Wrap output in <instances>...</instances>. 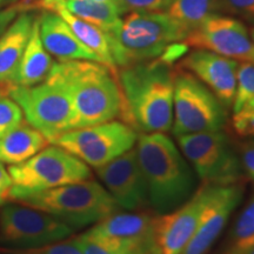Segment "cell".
<instances>
[{
	"mask_svg": "<svg viewBox=\"0 0 254 254\" xmlns=\"http://www.w3.org/2000/svg\"><path fill=\"white\" fill-rule=\"evenodd\" d=\"M24 119L20 106L8 95L0 94V138L14 129Z\"/></svg>",
	"mask_w": 254,
	"mask_h": 254,
	"instance_id": "cell-28",
	"label": "cell"
},
{
	"mask_svg": "<svg viewBox=\"0 0 254 254\" xmlns=\"http://www.w3.org/2000/svg\"><path fill=\"white\" fill-rule=\"evenodd\" d=\"M75 239L84 254H136L113 241L95 236L90 231L80 234Z\"/></svg>",
	"mask_w": 254,
	"mask_h": 254,
	"instance_id": "cell-27",
	"label": "cell"
},
{
	"mask_svg": "<svg viewBox=\"0 0 254 254\" xmlns=\"http://www.w3.org/2000/svg\"><path fill=\"white\" fill-rule=\"evenodd\" d=\"M12 187H13L12 178L9 176L8 171L5 168L4 164L0 163V207L9 200V193H11Z\"/></svg>",
	"mask_w": 254,
	"mask_h": 254,
	"instance_id": "cell-34",
	"label": "cell"
},
{
	"mask_svg": "<svg viewBox=\"0 0 254 254\" xmlns=\"http://www.w3.org/2000/svg\"><path fill=\"white\" fill-rule=\"evenodd\" d=\"M52 66V58L44 47L40 38L39 18L34 19L30 40L24 51L12 85L28 87L40 84L50 74Z\"/></svg>",
	"mask_w": 254,
	"mask_h": 254,
	"instance_id": "cell-20",
	"label": "cell"
},
{
	"mask_svg": "<svg viewBox=\"0 0 254 254\" xmlns=\"http://www.w3.org/2000/svg\"><path fill=\"white\" fill-rule=\"evenodd\" d=\"M252 140H253V141H254V138H252Z\"/></svg>",
	"mask_w": 254,
	"mask_h": 254,
	"instance_id": "cell-42",
	"label": "cell"
},
{
	"mask_svg": "<svg viewBox=\"0 0 254 254\" xmlns=\"http://www.w3.org/2000/svg\"><path fill=\"white\" fill-rule=\"evenodd\" d=\"M74 228L46 212L21 204L0 211V240L14 249L39 247L65 240Z\"/></svg>",
	"mask_w": 254,
	"mask_h": 254,
	"instance_id": "cell-11",
	"label": "cell"
},
{
	"mask_svg": "<svg viewBox=\"0 0 254 254\" xmlns=\"http://www.w3.org/2000/svg\"><path fill=\"white\" fill-rule=\"evenodd\" d=\"M49 144L46 136L24 119L14 129L0 138V163L20 164Z\"/></svg>",
	"mask_w": 254,
	"mask_h": 254,
	"instance_id": "cell-21",
	"label": "cell"
},
{
	"mask_svg": "<svg viewBox=\"0 0 254 254\" xmlns=\"http://www.w3.org/2000/svg\"><path fill=\"white\" fill-rule=\"evenodd\" d=\"M56 13L59 14L67 23L69 28L75 34V37L87 49H90L92 52H94L95 55L99 57L101 64L114 69L116 65H114L112 55H111L107 37L103 30L87 23V21L82 20L80 18L75 17L74 14L68 12L65 7H59L57 9Z\"/></svg>",
	"mask_w": 254,
	"mask_h": 254,
	"instance_id": "cell-22",
	"label": "cell"
},
{
	"mask_svg": "<svg viewBox=\"0 0 254 254\" xmlns=\"http://www.w3.org/2000/svg\"><path fill=\"white\" fill-rule=\"evenodd\" d=\"M254 247V194L232 228L230 254H243Z\"/></svg>",
	"mask_w": 254,
	"mask_h": 254,
	"instance_id": "cell-25",
	"label": "cell"
},
{
	"mask_svg": "<svg viewBox=\"0 0 254 254\" xmlns=\"http://www.w3.org/2000/svg\"><path fill=\"white\" fill-rule=\"evenodd\" d=\"M0 94H4V92H2V86L0 85Z\"/></svg>",
	"mask_w": 254,
	"mask_h": 254,
	"instance_id": "cell-41",
	"label": "cell"
},
{
	"mask_svg": "<svg viewBox=\"0 0 254 254\" xmlns=\"http://www.w3.org/2000/svg\"><path fill=\"white\" fill-rule=\"evenodd\" d=\"M240 111H241V112L254 114V97L251 100L247 101V103L244 105V107Z\"/></svg>",
	"mask_w": 254,
	"mask_h": 254,
	"instance_id": "cell-37",
	"label": "cell"
},
{
	"mask_svg": "<svg viewBox=\"0 0 254 254\" xmlns=\"http://www.w3.org/2000/svg\"><path fill=\"white\" fill-rule=\"evenodd\" d=\"M67 90L74 110V129L122 118L124 97L114 69L91 60L53 64L50 74Z\"/></svg>",
	"mask_w": 254,
	"mask_h": 254,
	"instance_id": "cell-2",
	"label": "cell"
},
{
	"mask_svg": "<svg viewBox=\"0 0 254 254\" xmlns=\"http://www.w3.org/2000/svg\"><path fill=\"white\" fill-rule=\"evenodd\" d=\"M251 38H252V40L254 43V30H252V32H251Z\"/></svg>",
	"mask_w": 254,
	"mask_h": 254,
	"instance_id": "cell-40",
	"label": "cell"
},
{
	"mask_svg": "<svg viewBox=\"0 0 254 254\" xmlns=\"http://www.w3.org/2000/svg\"><path fill=\"white\" fill-rule=\"evenodd\" d=\"M241 165L254 180V141H247L241 146Z\"/></svg>",
	"mask_w": 254,
	"mask_h": 254,
	"instance_id": "cell-33",
	"label": "cell"
},
{
	"mask_svg": "<svg viewBox=\"0 0 254 254\" xmlns=\"http://www.w3.org/2000/svg\"><path fill=\"white\" fill-rule=\"evenodd\" d=\"M183 68L189 69L205 84L225 107L232 106L237 88L238 64L207 50H198L186 57Z\"/></svg>",
	"mask_w": 254,
	"mask_h": 254,
	"instance_id": "cell-17",
	"label": "cell"
},
{
	"mask_svg": "<svg viewBox=\"0 0 254 254\" xmlns=\"http://www.w3.org/2000/svg\"><path fill=\"white\" fill-rule=\"evenodd\" d=\"M158 217L150 213H116L94 225L91 233L136 254H160L157 240Z\"/></svg>",
	"mask_w": 254,
	"mask_h": 254,
	"instance_id": "cell-14",
	"label": "cell"
},
{
	"mask_svg": "<svg viewBox=\"0 0 254 254\" xmlns=\"http://www.w3.org/2000/svg\"><path fill=\"white\" fill-rule=\"evenodd\" d=\"M95 1H100V2H107V4L113 5L114 7L117 8V11L119 12V14H125L126 12H128V8L124 2V0H95Z\"/></svg>",
	"mask_w": 254,
	"mask_h": 254,
	"instance_id": "cell-36",
	"label": "cell"
},
{
	"mask_svg": "<svg viewBox=\"0 0 254 254\" xmlns=\"http://www.w3.org/2000/svg\"><path fill=\"white\" fill-rule=\"evenodd\" d=\"M185 44L230 59L254 64V43L241 21L211 15L185 38Z\"/></svg>",
	"mask_w": 254,
	"mask_h": 254,
	"instance_id": "cell-12",
	"label": "cell"
},
{
	"mask_svg": "<svg viewBox=\"0 0 254 254\" xmlns=\"http://www.w3.org/2000/svg\"><path fill=\"white\" fill-rule=\"evenodd\" d=\"M211 184L202 183L185 204L158 217L157 240L160 254H180L199 226L211 195Z\"/></svg>",
	"mask_w": 254,
	"mask_h": 254,
	"instance_id": "cell-15",
	"label": "cell"
},
{
	"mask_svg": "<svg viewBox=\"0 0 254 254\" xmlns=\"http://www.w3.org/2000/svg\"><path fill=\"white\" fill-rule=\"evenodd\" d=\"M177 140L202 183L211 185L240 183L243 165L232 151L224 132L193 133L177 136Z\"/></svg>",
	"mask_w": 254,
	"mask_h": 254,
	"instance_id": "cell-10",
	"label": "cell"
},
{
	"mask_svg": "<svg viewBox=\"0 0 254 254\" xmlns=\"http://www.w3.org/2000/svg\"><path fill=\"white\" fill-rule=\"evenodd\" d=\"M161 58L126 66L119 74L122 119L136 132L166 133L173 125L174 72Z\"/></svg>",
	"mask_w": 254,
	"mask_h": 254,
	"instance_id": "cell-1",
	"label": "cell"
},
{
	"mask_svg": "<svg viewBox=\"0 0 254 254\" xmlns=\"http://www.w3.org/2000/svg\"><path fill=\"white\" fill-rule=\"evenodd\" d=\"M244 195L240 183L231 185H212L211 195L202 212L199 226L180 254H206L219 234L226 226L228 219Z\"/></svg>",
	"mask_w": 254,
	"mask_h": 254,
	"instance_id": "cell-16",
	"label": "cell"
},
{
	"mask_svg": "<svg viewBox=\"0 0 254 254\" xmlns=\"http://www.w3.org/2000/svg\"><path fill=\"white\" fill-rule=\"evenodd\" d=\"M24 113L26 122L43 133L50 144L65 132L74 129V110L65 86L51 75L34 86H2Z\"/></svg>",
	"mask_w": 254,
	"mask_h": 254,
	"instance_id": "cell-6",
	"label": "cell"
},
{
	"mask_svg": "<svg viewBox=\"0 0 254 254\" xmlns=\"http://www.w3.org/2000/svg\"><path fill=\"white\" fill-rule=\"evenodd\" d=\"M11 1H15V0H0V7L6 4H8V2H11Z\"/></svg>",
	"mask_w": 254,
	"mask_h": 254,
	"instance_id": "cell-38",
	"label": "cell"
},
{
	"mask_svg": "<svg viewBox=\"0 0 254 254\" xmlns=\"http://www.w3.org/2000/svg\"><path fill=\"white\" fill-rule=\"evenodd\" d=\"M9 200L46 212L74 230L97 224L119 208L109 190L87 179L37 192L11 190Z\"/></svg>",
	"mask_w": 254,
	"mask_h": 254,
	"instance_id": "cell-4",
	"label": "cell"
},
{
	"mask_svg": "<svg viewBox=\"0 0 254 254\" xmlns=\"http://www.w3.org/2000/svg\"><path fill=\"white\" fill-rule=\"evenodd\" d=\"M62 7L104 32L112 31L122 24L119 12L113 5L107 2L95 0H64Z\"/></svg>",
	"mask_w": 254,
	"mask_h": 254,
	"instance_id": "cell-24",
	"label": "cell"
},
{
	"mask_svg": "<svg viewBox=\"0 0 254 254\" xmlns=\"http://www.w3.org/2000/svg\"><path fill=\"white\" fill-rule=\"evenodd\" d=\"M12 190L37 192L90 179L88 165L58 145L46 146L36 155L8 167Z\"/></svg>",
	"mask_w": 254,
	"mask_h": 254,
	"instance_id": "cell-8",
	"label": "cell"
},
{
	"mask_svg": "<svg viewBox=\"0 0 254 254\" xmlns=\"http://www.w3.org/2000/svg\"><path fill=\"white\" fill-rule=\"evenodd\" d=\"M226 117V107L194 74L184 69L174 73V135L221 131Z\"/></svg>",
	"mask_w": 254,
	"mask_h": 254,
	"instance_id": "cell-7",
	"label": "cell"
},
{
	"mask_svg": "<svg viewBox=\"0 0 254 254\" xmlns=\"http://www.w3.org/2000/svg\"><path fill=\"white\" fill-rule=\"evenodd\" d=\"M95 170L119 208L133 211L150 202L147 183L134 147Z\"/></svg>",
	"mask_w": 254,
	"mask_h": 254,
	"instance_id": "cell-13",
	"label": "cell"
},
{
	"mask_svg": "<svg viewBox=\"0 0 254 254\" xmlns=\"http://www.w3.org/2000/svg\"><path fill=\"white\" fill-rule=\"evenodd\" d=\"M34 19L24 13L15 17L12 24L0 37V85L13 84L19 64L30 40Z\"/></svg>",
	"mask_w": 254,
	"mask_h": 254,
	"instance_id": "cell-19",
	"label": "cell"
},
{
	"mask_svg": "<svg viewBox=\"0 0 254 254\" xmlns=\"http://www.w3.org/2000/svg\"><path fill=\"white\" fill-rule=\"evenodd\" d=\"M254 21V0H217V8Z\"/></svg>",
	"mask_w": 254,
	"mask_h": 254,
	"instance_id": "cell-30",
	"label": "cell"
},
{
	"mask_svg": "<svg viewBox=\"0 0 254 254\" xmlns=\"http://www.w3.org/2000/svg\"><path fill=\"white\" fill-rule=\"evenodd\" d=\"M254 97V64L243 62L237 71V88L234 94L233 113L239 112L244 105Z\"/></svg>",
	"mask_w": 254,
	"mask_h": 254,
	"instance_id": "cell-26",
	"label": "cell"
},
{
	"mask_svg": "<svg viewBox=\"0 0 254 254\" xmlns=\"http://www.w3.org/2000/svg\"><path fill=\"white\" fill-rule=\"evenodd\" d=\"M232 124H233V128L237 134L254 138V114L239 111V112L234 113Z\"/></svg>",
	"mask_w": 254,
	"mask_h": 254,
	"instance_id": "cell-32",
	"label": "cell"
},
{
	"mask_svg": "<svg viewBox=\"0 0 254 254\" xmlns=\"http://www.w3.org/2000/svg\"><path fill=\"white\" fill-rule=\"evenodd\" d=\"M243 254H254V247L252 250H250V251H247L246 253H243Z\"/></svg>",
	"mask_w": 254,
	"mask_h": 254,
	"instance_id": "cell-39",
	"label": "cell"
},
{
	"mask_svg": "<svg viewBox=\"0 0 254 254\" xmlns=\"http://www.w3.org/2000/svg\"><path fill=\"white\" fill-rule=\"evenodd\" d=\"M39 32L44 47L60 62L91 60L101 63L99 57L75 37L67 23L59 14L45 12L39 18Z\"/></svg>",
	"mask_w": 254,
	"mask_h": 254,
	"instance_id": "cell-18",
	"label": "cell"
},
{
	"mask_svg": "<svg viewBox=\"0 0 254 254\" xmlns=\"http://www.w3.org/2000/svg\"><path fill=\"white\" fill-rule=\"evenodd\" d=\"M105 34L114 65L122 67L159 58L186 38L182 28L161 12H133Z\"/></svg>",
	"mask_w": 254,
	"mask_h": 254,
	"instance_id": "cell-5",
	"label": "cell"
},
{
	"mask_svg": "<svg viewBox=\"0 0 254 254\" xmlns=\"http://www.w3.org/2000/svg\"><path fill=\"white\" fill-rule=\"evenodd\" d=\"M138 140V132L119 120L99 125L71 129L59 135L56 144L94 168L106 165L125 152L132 150Z\"/></svg>",
	"mask_w": 254,
	"mask_h": 254,
	"instance_id": "cell-9",
	"label": "cell"
},
{
	"mask_svg": "<svg viewBox=\"0 0 254 254\" xmlns=\"http://www.w3.org/2000/svg\"><path fill=\"white\" fill-rule=\"evenodd\" d=\"M128 11L160 12L165 11L171 0H124Z\"/></svg>",
	"mask_w": 254,
	"mask_h": 254,
	"instance_id": "cell-31",
	"label": "cell"
},
{
	"mask_svg": "<svg viewBox=\"0 0 254 254\" xmlns=\"http://www.w3.org/2000/svg\"><path fill=\"white\" fill-rule=\"evenodd\" d=\"M135 145L155 213H170L185 204L193 195L195 176L172 139L165 133H141Z\"/></svg>",
	"mask_w": 254,
	"mask_h": 254,
	"instance_id": "cell-3",
	"label": "cell"
},
{
	"mask_svg": "<svg viewBox=\"0 0 254 254\" xmlns=\"http://www.w3.org/2000/svg\"><path fill=\"white\" fill-rule=\"evenodd\" d=\"M2 252L5 254H84L75 238L31 249H4Z\"/></svg>",
	"mask_w": 254,
	"mask_h": 254,
	"instance_id": "cell-29",
	"label": "cell"
},
{
	"mask_svg": "<svg viewBox=\"0 0 254 254\" xmlns=\"http://www.w3.org/2000/svg\"><path fill=\"white\" fill-rule=\"evenodd\" d=\"M217 8V0H171L165 13L184 31L186 37L198 28Z\"/></svg>",
	"mask_w": 254,
	"mask_h": 254,
	"instance_id": "cell-23",
	"label": "cell"
},
{
	"mask_svg": "<svg viewBox=\"0 0 254 254\" xmlns=\"http://www.w3.org/2000/svg\"><path fill=\"white\" fill-rule=\"evenodd\" d=\"M17 14L18 11L13 6H9V7L0 11V37L6 31V28L12 24V21L17 17Z\"/></svg>",
	"mask_w": 254,
	"mask_h": 254,
	"instance_id": "cell-35",
	"label": "cell"
}]
</instances>
